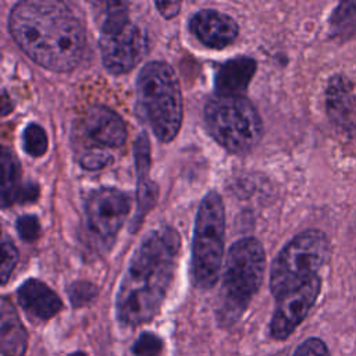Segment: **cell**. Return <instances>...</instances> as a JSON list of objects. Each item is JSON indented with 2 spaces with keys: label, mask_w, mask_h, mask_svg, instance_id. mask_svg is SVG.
Wrapping results in <instances>:
<instances>
[{
  "label": "cell",
  "mask_w": 356,
  "mask_h": 356,
  "mask_svg": "<svg viewBox=\"0 0 356 356\" xmlns=\"http://www.w3.org/2000/svg\"><path fill=\"white\" fill-rule=\"evenodd\" d=\"M330 242L324 232L309 229L296 235L277 254L270 271V289L275 298L291 292L312 278L327 261Z\"/></svg>",
  "instance_id": "52a82bcc"
},
{
  "label": "cell",
  "mask_w": 356,
  "mask_h": 356,
  "mask_svg": "<svg viewBox=\"0 0 356 356\" xmlns=\"http://www.w3.org/2000/svg\"><path fill=\"white\" fill-rule=\"evenodd\" d=\"M99 39L102 60L106 70L114 75L129 72L146 53V36L134 24L122 3L106 4Z\"/></svg>",
  "instance_id": "ba28073f"
},
{
  "label": "cell",
  "mask_w": 356,
  "mask_h": 356,
  "mask_svg": "<svg viewBox=\"0 0 356 356\" xmlns=\"http://www.w3.org/2000/svg\"><path fill=\"white\" fill-rule=\"evenodd\" d=\"M321 289V280L312 278L302 286L277 298V307L270 321V335L277 341L286 339L306 318Z\"/></svg>",
  "instance_id": "30bf717a"
},
{
  "label": "cell",
  "mask_w": 356,
  "mask_h": 356,
  "mask_svg": "<svg viewBox=\"0 0 356 356\" xmlns=\"http://www.w3.org/2000/svg\"><path fill=\"white\" fill-rule=\"evenodd\" d=\"M189 28L200 43L211 49L227 47L239 33L236 21L217 10L197 11L191 18Z\"/></svg>",
  "instance_id": "7c38bea8"
},
{
  "label": "cell",
  "mask_w": 356,
  "mask_h": 356,
  "mask_svg": "<svg viewBox=\"0 0 356 356\" xmlns=\"http://www.w3.org/2000/svg\"><path fill=\"white\" fill-rule=\"evenodd\" d=\"M19 259V253L17 250V248L14 246L13 242L4 241L1 243V284H6L11 275V273L14 271L17 263Z\"/></svg>",
  "instance_id": "603a6c76"
},
{
  "label": "cell",
  "mask_w": 356,
  "mask_h": 356,
  "mask_svg": "<svg viewBox=\"0 0 356 356\" xmlns=\"http://www.w3.org/2000/svg\"><path fill=\"white\" fill-rule=\"evenodd\" d=\"M157 10L164 18H172L175 17L181 10V3L170 1V3H156Z\"/></svg>",
  "instance_id": "4316f807"
},
{
  "label": "cell",
  "mask_w": 356,
  "mask_h": 356,
  "mask_svg": "<svg viewBox=\"0 0 356 356\" xmlns=\"http://www.w3.org/2000/svg\"><path fill=\"white\" fill-rule=\"evenodd\" d=\"M22 147L31 157L43 156L47 150V135L44 129L35 122L28 124L22 132Z\"/></svg>",
  "instance_id": "ffe728a7"
},
{
  "label": "cell",
  "mask_w": 356,
  "mask_h": 356,
  "mask_svg": "<svg viewBox=\"0 0 356 356\" xmlns=\"http://www.w3.org/2000/svg\"><path fill=\"white\" fill-rule=\"evenodd\" d=\"M68 356H88L85 352H82V350H76V352H72V353H70Z\"/></svg>",
  "instance_id": "83f0119b"
},
{
  "label": "cell",
  "mask_w": 356,
  "mask_h": 356,
  "mask_svg": "<svg viewBox=\"0 0 356 356\" xmlns=\"http://www.w3.org/2000/svg\"><path fill=\"white\" fill-rule=\"evenodd\" d=\"M17 300L29 320L44 323L63 309L60 296L44 282L29 278L17 291Z\"/></svg>",
  "instance_id": "4fadbf2b"
},
{
  "label": "cell",
  "mask_w": 356,
  "mask_h": 356,
  "mask_svg": "<svg viewBox=\"0 0 356 356\" xmlns=\"http://www.w3.org/2000/svg\"><path fill=\"white\" fill-rule=\"evenodd\" d=\"M142 117L161 142L172 140L182 122V95L174 70L164 61H150L136 79Z\"/></svg>",
  "instance_id": "3957f363"
},
{
  "label": "cell",
  "mask_w": 356,
  "mask_h": 356,
  "mask_svg": "<svg viewBox=\"0 0 356 356\" xmlns=\"http://www.w3.org/2000/svg\"><path fill=\"white\" fill-rule=\"evenodd\" d=\"M135 165L138 175V195H136V216L134 222L138 228L142 218L154 206L157 199V185L149 177L150 167V143L146 135H139L134 146Z\"/></svg>",
  "instance_id": "9a60e30c"
},
{
  "label": "cell",
  "mask_w": 356,
  "mask_h": 356,
  "mask_svg": "<svg viewBox=\"0 0 356 356\" xmlns=\"http://www.w3.org/2000/svg\"><path fill=\"white\" fill-rule=\"evenodd\" d=\"M17 231L21 239L26 242H33L40 235V224L35 216H22L17 220Z\"/></svg>",
  "instance_id": "cb8c5ba5"
},
{
  "label": "cell",
  "mask_w": 356,
  "mask_h": 356,
  "mask_svg": "<svg viewBox=\"0 0 356 356\" xmlns=\"http://www.w3.org/2000/svg\"><path fill=\"white\" fill-rule=\"evenodd\" d=\"M163 353L164 342L152 331H143L132 345L134 356H163Z\"/></svg>",
  "instance_id": "44dd1931"
},
{
  "label": "cell",
  "mask_w": 356,
  "mask_h": 356,
  "mask_svg": "<svg viewBox=\"0 0 356 356\" xmlns=\"http://www.w3.org/2000/svg\"><path fill=\"white\" fill-rule=\"evenodd\" d=\"M225 213L217 192H209L197 210L192 243V281L200 289L211 288L220 275L224 253Z\"/></svg>",
  "instance_id": "8992f818"
},
{
  "label": "cell",
  "mask_w": 356,
  "mask_h": 356,
  "mask_svg": "<svg viewBox=\"0 0 356 356\" xmlns=\"http://www.w3.org/2000/svg\"><path fill=\"white\" fill-rule=\"evenodd\" d=\"M110 161H111V156L103 150H92L89 153H85L79 160L82 168L89 171L100 170L106 167Z\"/></svg>",
  "instance_id": "484cf974"
},
{
  "label": "cell",
  "mask_w": 356,
  "mask_h": 356,
  "mask_svg": "<svg viewBox=\"0 0 356 356\" xmlns=\"http://www.w3.org/2000/svg\"><path fill=\"white\" fill-rule=\"evenodd\" d=\"M83 134L95 146L120 147L127 140V127L111 108L96 104L88 108L82 121Z\"/></svg>",
  "instance_id": "8fae6325"
},
{
  "label": "cell",
  "mask_w": 356,
  "mask_h": 356,
  "mask_svg": "<svg viewBox=\"0 0 356 356\" xmlns=\"http://www.w3.org/2000/svg\"><path fill=\"white\" fill-rule=\"evenodd\" d=\"M293 356H330V353L323 339L309 338L298 346Z\"/></svg>",
  "instance_id": "d4e9b609"
},
{
  "label": "cell",
  "mask_w": 356,
  "mask_h": 356,
  "mask_svg": "<svg viewBox=\"0 0 356 356\" xmlns=\"http://www.w3.org/2000/svg\"><path fill=\"white\" fill-rule=\"evenodd\" d=\"M264 270V249L257 239L243 238L232 245L224 266L217 309L222 325H231L242 316L263 282Z\"/></svg>",
  "instance_id": "277c9868"
},
{
  "label": "cell",
  "mask_w": 356,
  "mask_h": 356,
  "mask_svg": "<svg viewBox=\"0 0 356 356\" xmlns=\"http://www.w3.org/2000/svg\"><path fill=\"white\" fill-rule=\"evenodd\" d=\"M21 167L17 157L6 147L1 150V207L6 209L15 203L17 195L24 184L19 182Z\"/></svg>",
  "instance_id": "ac0fdd59"
},
{
  "label": "cell",
  "mask_w": 356,
  "mask_h": 356,
  "mask_svg": "<svg viewBox=\"0 0 356 356\" xmlns=\"http://www.w3.org/2000/svg\"><path fill=\"white\" fill-rule=\"evenodd\" d=\"M8 28L18 47L43 68L67 72L83 57L85 28L61 1H19L10 13Z\"/></svg>",
  "instance_id": "6da1fadb"
},
{
  "label": "cell",
  "mask_w": 356,
  "mask_h": 356,
  "mask_svg": "<svg viewBox=\"0 0 356 356\" xmlns=\"http://www.w3.org/2000/svg\"><path fill=\"white\" fill-rule=\"evenodd\" d=\"M330 32L339 39L356 33V1H342L337 6L330 17Z\"/></svg>",
  "instance_id": "d6986e66"
},
{
  "label": "cell",
  "mask_w": 356,
  "mask_h": 356,
  "mask_svg": "<svg viewBox=\"0 0 356 356\" xmlns=\"http://www.w3.org/2000/svg\"><path fill=\"white\" fill-rule=\"evenodd\" d=\"M325 108L330 120L342 129H350L356 114L353 85L345 75H334L325 90Z\"/></svg>",
  "instance_id": "5bb4252c"
},
{
  "label": "cell",
  "mask_w": 356,
  "mask_h": 356,
  "mask_svg": "<svg viewBox=\"0 0 356 356\" xmlns=\"http://www.w3.org/2000/svg\"><path fill=\"white\" fill-rule=\"evenodd\" d=\"M97 296V288L88 281H75L68 286V298L74 307L89 305Z\"/></svg>",
  "instance_id": "7402d4cb"
},
{
  "label": "cell",
  "mask_w": 356,
  "mask_h": 356,
  "mask_svg": "<svg viewBox=\"0 0 356 356\" xmlns=\"http://www.w3.org/2000/svg\"><path fill=\"white\" fill-rule=\"evenodd\" d=\"M256 61L252 57L239 56L222 63L214 75L217 95L242 96L256 72Z\"/></svg>",
  "instance_id": "2e32d148"
},
{
  "label": "cell",
  "mask_w": 356,
  "mask_h": 356,
  "mask_svg": "<svg viewBox=\"0 0 356 356\" xmlns=\"http://www.w3.org/2000/svg\"><path fill=\"white\" fill-rule=\"evenodd\" d=\"M179 248V235L171 227L153 229L140 241L115 298L121 324L136 327L159 313L174 278Z\"/></svg>",
  "instance_id": "7a4b0ae2"
},
{
  "label": "cell",
  "mask_w": 356,
  "mask_h": 356,
  "mask_svg": "<svg viewBox=\"0 0 356 356\" xmlns=\"http://www.w3.org/2000/svg\"><path fill=\"white\" fill-rule=\"evenodd\" d=\"M211 136L232 153L253 149L263 136V122L254 106L243 96H213L204 107Z\"/></svg>",
  "instance_id": "5b68a950"
},
{
  "label": "cell",
  "mask_w": 356,
  "mask_h": 356,
  "mask_svg": "<svg viewBox=\"0 0 356 356\" xmlns=\"http://www.w3.org/2000/svg\"><path fill=\"white\" fill-rule=\"evenodd\" d=\"M131 211V199L115 188H99L85 202L88 228L102 241H113Z\"/></svg>",
  "instance_id": "9c48e42d"
},
{
  "label": "cell",
  "mask_w": 356,
  "mask_h": 356,
  "mask_svg": "<svg viewBox=\"0 0 356 356\" xmlns=\"http://www.w3.org/2000/svg\"><path fill=\"white\" fill-rule=\"evenodd\" d=\"M0 349L3 356H24L28 346V332L13 303L1 299Z\"/></svg>",
  "instance_id": "e0dca14e"
}]
</instances>
